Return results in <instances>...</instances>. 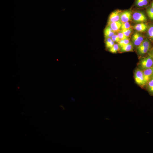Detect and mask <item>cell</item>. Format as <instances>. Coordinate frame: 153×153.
<instances>
[{"mask_svg": "<svg viewBox=\"0 0 153 153\" xmlns=\"http://www.w3.org/2000/svg\"><path fill=\"white\" fill-rule=\"evenodd\" d=\"M134 78L136 83L141 88H143L146 85L143 71L138 68L135 70Z\"/></svg>", "mask_w": 153, "mask_h": 153, "instance_id": "6da1fadb", "label": "cell"}, {"mask_svg": "<svg viewBox=\"0 0 153 153\" xmlns=\"http://www.w3.org/2000/svg\"><path fill=\"white\" fill-rule=\"evenodd\" d=\"M138 68L143 71L153 67V60L152 57L148 55V57L141 59L138 64Z\"/></svg>", "mask_w": 153, "mask_h": 153, "instance_id": "7a4b0ae2", "label": "cell"}, {"mask_svg": "<svg viewBox=\"0 0 153 153\" xmlns=\"http://www.w3.org/2000/svg\"><path fill=\"white\" fill-rule=\"evenodd\" d=\"M150 47V43L147 39L144 40L137 47V50L138 54L143 55L149 51Z\"/></svg>", "mask_w": 153, "mask_h": 153, "instance_id": "3957f363", "label": "cell"}, {"mask_svg": "<svg viewBox=\"0 0 153 153\" xmlns=\"http://www.w3.org/2000/svg\"><path fill=\"white\" fill-rule=\"evenodd\" d=\"M132 17L133 20L136 22H145L147 18L143 12L137 11L133 14Z\"/></svg>", "mask_w": 153, "mask_h": 153, "instance_id": "277c9868", "label": "cell"}, {"mask_svg": "<svg viewBox=\"0 0 153 153\" xmlns=\"http://www.w3.org/2000/svg\"><path fill=\"white\" fill-rule=\"evenodd\" d=\"M121 12V11L120 10H115L112 12L109 16L108 23L119 21Z\"/></svg>", "mask_w": 153, "mask_h": 153, "instance_id": "5b68a950", "label": "cell"}, {"mask_svg": "<svg viewBox=\"0 0 153 153\" xmlns=\"http://www.w3.org/2000/svg\"><path fill=\"white\" fill-rule=\"evenodd\" d=\"M131 12L129 11H125L121 13L120 20L122 23L129 22L131 20Z\"/></svg>", "mask_w": 153, "mask_h": 153, "instance_id": "8992f818", "label": "cell"}, {"mask_svg": "<svg viewBox=\"0 0 153 153\" xmlns=\"http://www.w3.org/2000/svg\"><path fill=\"white\" fill-rule=\"evenodd\" d=\"M143 73L145 81L147 82L153 76V67L142 71Z\"/></svg>", "mask_w": 153, "mask_h": 153, "instance_id": "52a82bcc", "label": "cell"}, {"mask_svg": "<svg viewBox=\"0 0 153 153\" xmlns=\"http://www.w3.org/2000/svg\"><path fill=\"white\" fill-rule=\"evenodd\" d=\"M122 22L120 21L117 22L108 23V25L115 32L119 31L122 25Z\"/></svg>", "mask_w": 153, "mask_h": 153, "instance_id": "ba28073f", "label": "cell"}, {"mask_svg": "<svg viewBox=\"0 0 153 153\" xmlns=\"http://www.w3.org/2000/svg\"><path fill=\"white\" fill-rule=\"evenodd\" d=\"M135 30L140 32H143L145 31L147 28V26L145 24L141 23L137 24L133 27Z\"/></svg>", "mask_w": 153, "mask_h": 153, "instance_id": "9c48e42d", "label": "cell"}, {"mask_svg": "<svg viewBox=\"0 0 153 153\" xmlns=\"http://www.w3.org/2000/svg\"><path fill=\"white\" fill-rule=\"evenodd\" d=\"M111 28L108 25L105 28L104 30V34L106 38H111L115 33Z\"/></svg>", "mask_w": 153, "mask_h": 153, "instance_id": "30bf717a", "label": "cell"}, {"mask_svg": "<svg viewBox=\"0 0 153 153\" xmlns=\"http://www.w3.org/2000/svg\"><path fill=\"white\" fill-rule=\"evenodd\" d=\"M133 51V45L130 42L123 46L120 49V52H132Z\"/></svg>", "mask_w": 153, "mask_h": 153, "instance_id": "8fae6325", "label": "cell"}, {"mask_svg": "<svg viewBox=\"0 0 153 153\" xmlns=\"http://www.w3.org/2000/svg\"><path fill=\"white\" fill-rule=\"evenodd\" d=\"M149 0H135V5L139 7H145L148 5Z\"/></svg>", "mask_w": 153, "mask_h": 153, "instance_id": "7c38bea8", "label": "cell"}, {"mask_svg": "<svg viewBox=\"0 0 153 153\" xmlns=\"http://www.w3.org/2000/svg\"><path fill=\"white\" fill-rule=\"evenodd\" d=\"M146 89L149 94L153 95V78H151L146 84Z\"/></svg>", "mask_w": 153, "mask_h": 153, "instance_id": "4fadbf2b", "label": "cell"}, {"mask_svg": "<svg viewBox=\"0 0 153 153\" xmlns=\"http://www.w3.org/2000/svg\"><path fill=\"white\" fill-rule=\"evenodd\" d=\"M105 43L107 48L109 49L114 44V42L112 39L111 38L109 37L105 39Z\"/></svg>", "mask_w": 153, "mask_h": 153, "instance_id": "5bb4252c", "label": "cell"}, {"mask_svg": "<svg viewBox=\"0 0 153 153\" xmlns=\"http://www.w3.org/2000/svg\"><path fill=\"white\" fill-rule=\"evenodd\" d=\"M129 42L130 40L129 38H127L124 39L120 40L118 42V44L120 49L123 46Z\"/></svg>", "mask_w": 153, "mask_h": 153, "instance_id": "9a60e30c", "label": "cell"}, {"mask_svg": "<svg viewBox=\"0 0 153 153\" xmlns=\"http://www.w3.org/2000/svg\"><path fill=\"white\" fill-rule=\"evenodd\" d=\"M120 49L118 44H114L112 47L109 49V51L112 53H116Z\"/></svg>", "mask_w": 153, "mask_h": 153, "instance_id": "2e32d148", "label": "cell"}, {"mask_svg": "<svg viewBox=\"0 0 153 153\" xmlns=\"http://www.w3.org/2000/svg\"><path fill=\"white\" fill-rule=\"evenodd\" d=\"M148 37L153 40V25L151 26L148 28L147 32Z\"/></svg>", "mask_w": 153, "mask_h": 153, "instance_id": "e0dca14e", "label": "cell"}, {"mask_svg": "<svg viewBox=\"0 0 153 153\" xmlns=\"http://www.w3.org/2000/svg\"><path fill=\"white\" fill-rule=\"evenodd\" d=\"M132 37L136 39L139 41L142 42L144 40V38L140 34L138 33H135L133 34Z\"/></svg>", "mask_w": 153, "mask_h": 153, "instance_id": "ac0fdd59", "label": "cell"}, {"mask_svg": "<svg viewBox=\"0 0 153 153\" xmlns=\"http://www.w3.org/2000/svg\"><path fill=\"white\" fill-rule=\"evenodd\" d=\"M131 26L130 23L128 22L122 23L120 29H127L131 28Z\"/></svg>", "mask_w": 153, "mask_h": 153, "instance_id": "d6986e66", "label": "cell"}, {"mask_svg": "<svg viewBox=\"0 0 153 153\" xmlns=\"http://www.w3.org/2000/svg\"><path fill=\"white\" fill-rule=\"evenodd\" d=\"M117 35L120 40H123L127 38H128L126 37L121 31H119L118 32Z\"/></svg>", "mask_w": 153, "mask_h": 153, "instance_id": "ffe728a7", "label": "cell"}, {"mask_svg": "<svg viewBox=\"0 0 153 153\" xmlns=\"http://www.w3.org/2000/svg\"><path fill=\"white\" fill-rule=\"evenodd\" d=\"M111 38L112 40L114 42H118L120 40L119 39L118 35L115 34L113 35L111 37Z\"/></svg>", "mask_w": 153, "mask_h": 153, "instance_id": "44dd1931", "label": "cell"}, {"mask_svg": "<svg viewBox=\"0 0 153 153\" xmlns=\"http://www.w3.org/2000/svg\"><path fill=\"white\" fill-rule=\"evenodd\" d=\"M147 12L148 16L153 13V8L151 7H148L147 9Z\"/></svg>", "mask_w": 153, "mask_h": 153, "instance_id": "7402d4cb", "label": "cell"}, {"mask_svg": "<svg viewBox=\"0 0 153 153\" xmlns=\"http://www.w3.org/2000/svg\"><path fill=\"white\" fill-rule=\"evenodd\" d=\"M120 31L128 38L131 35L125 29H121Z\"/></svg>", "mask_w": 153, "mask_h": 153, "instance_id": "603a6c76", "label": "cell"}, {"mask_svg": "<svg viewBox=\"0 0 153 153\" xmlns=\"http://www.w3.org/2000/svg\"><path fill=\"white\" fill-rule=\"evenodd\" d=\"M148 55L150 56L153 60V49L151 50L148 53Z\"/></svg>", "mask_w": 153, "mask_h": 153, "instance_id": "cb8c5ba5", "label": "cell"}, {"mask_svg": "<svg viewBox=\"0 0 153 153\" xmlns=\"http://www.w3.org/2000/svg\"><path fill=\"white\" fill-rule=\"evenodd\" d=\"M148 17L151 20H153V13L148 16Z\"/></svg>", "mask_w": 153, "mask_h": 153, "instance_id": "d4e9b609", "label": "cell"}, {"mask_svg": "<svg viewBox=\"0 0 153 153\" xmlns=\"http://www.w3.org/2000/svg\"><path fill=\"white\" fill-rule=\"evenodd\" d=\"M151 7L153 8V1L151 3Z\"/></svg>", "mask_w": 153, "mask_h": 153, "instance_id": "484cf974", "label": "cell"}, {"mask_svg": "<svg viewBox=\"0 0 153 153\" xmlns=\"http://www.w3.org/2000/svg\"><path fill=\"white\" fill-rule=\"evenodd\" d=\"M152 78H153V76H152Z\"/></svg>", "mask_w": 153, "mask_h": 153, "instance_id": "4316f807", "label": "cell"}]
</instances>
